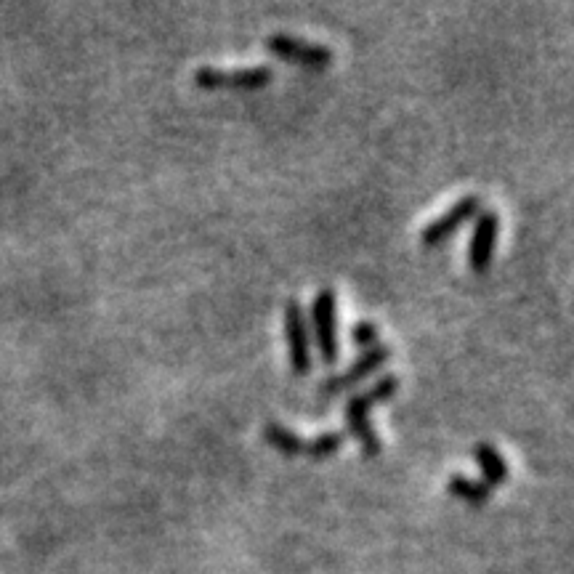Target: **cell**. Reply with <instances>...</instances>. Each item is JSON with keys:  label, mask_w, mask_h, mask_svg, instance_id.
I'll list each match as a JSON object with an SVG mask.
<instances>
[{"label": "cell", "mask_w": 574, "mask_h": 574, "mask_svg": "<svg viewBox=\"0 0 574 574\" xmlns=\"http://www.w3.org/2000/svg\"><path fill=\"white\" fill-rule=\"evenodd\" d=\"M378 338H381V330H378L375 322L362 319V322H357V325L351 327V341H354V346H357L359 351L375 349V346H378Z\"/></svg>", "instance_id": "13"}, {"label": "cell", "mask_w": 574, "mask_h": 574, "mask_svg": "<svg viewBox=\"0 0 574 574\" xmlns=\"http://www.w3.org/2000/svg\"><path fill=\"white\" fill-rule=\"evenodd\" d=\"M388 359H391V349H388V346H375V349L359 351V357L354 359L343 373L327 378V381L319 386V396H338L341 391H346V388L357 386V383H362L365 378H370L378 367L386 365Z\"/></svg>", "instance_id": "8"}, {"label": "cell", "mask_w": 574, "mask_h": 574, "mask_svg": "<svg viewBox=\"0 0 574 574\" xmlns=\"http://www.w3.org/2000/svg\"><path fill=\"white\" fill-rule=\"evenodd\" d=\"M396 391H399V378L388 373L370 388L351 396L349 404H346V410H343V415H346V426H349L346 434H351L357 439L367 458H378L383 452L381 436L375 434L373 423H370V410H373L375 404L388 402Z\"/></svg>", "instance_id": "1"}, {"label": "cell", "mask_w": 574, "mask_h": 574, "mask_svg": "<svg viewBox=\"0 0 574 574\" xmlns=\"http://www.w3.org/2000/svg\"><path fill=\"white\" fill-rule=\"evenodd\" d=\"M285 335H287V357H290V370L293 375L311 373V341L309 322L303 314V306L298 298H290L285 306Z\"/></svg>", "instance_id": "5"}, {"label": "cell", "mask_w": 574, "mask_h": 574, "mask_svg": "<svg viewBox=\"0 0 574 574\" xmlns=\"http://www.w3.org/2000/svg\"><path fill=\"white\" fill-rule=\"evenodd\" d=\"M497 234H500V218L492 208L479 210L474 221V234L468 242V266L471 272L484 274L495 261Z\"/></svg>", "instance_id": "7"}, {"label": "cell", "mask_w": 574, "mask_h": 574, "mask_svg": "<svg viewBox=\"0 0 574 574\" xmlns=\"http://www.w3.org/2000/svg\"><path fill=\"white\" fill-rule=\"evenodd\" d=\"M264 439L272 444L274 450L287 455V458H298V455H303V450H306V439H303V436H298L295 431L282 426V423H274V420H269L264 426Z\"/></svg>", "instance_id": "10"}, {"label": "cell", "mask_w": 574, "mask_h": 574, "mask_svg": "<svg viewBox=\"0 0 574 574\" xmlns=\"http://www.w3.org/2000/svg\"><path fill=\"white\" fill-rule=\"evenodd\" d=\"M447 489H450V495L460 497V500H466V503H471V505L487 503L489 497H492V492H495V489L487 487L484 481L468 479V476H463V474H452L450 487Z\"/></svg>", "instance_id": "11"}, {"label": "cell", "mask_w": 574, "mask_h": 574, "mask_svg": "<svg viewBox=\"0 0 574 574\" xmlns=\"http://www.w3.org/2000/svg\"><path fill=\"white\" fill-rule=\"evenodd\" d=\"M274 78L272 67H240V70H221L213 64H202L194 70V83L200 88H237V91H256L269 86Z\"/></svg>", "instance_id": "4"}, {"label": "cell", "mask_w": 574, "mask_h": 574, "mask_svg": "<svg viewBox=\"0 0 574 574\" xmlns=\"http://www.w3.org/2000/svg\"><path fill=\"white\" fill-rule=\"evenodd\" d=\"M346 431H325V434L314 436V439H306V450L303 455L311 460H327L333 458L335 452L341 450L343 442H346Z\"/></svg>", "instance_id": "12"}, {"label": "cell", "mask_w": 574, "mask_h": 574, "mask_svg": "<svg viewBox=\"0 0 574 574\" xmlns=\"http://www.w3.org/2000/svg\"><path fill=\"white\" fill-rule=\"evenodd\" d=\"M474 458L481 468V481L487 487H500L505 481L511 479V468H508V460L503 458V452L497 450L495 444L479 442L474 444Z\"/></svg>", "instance_id": "9"}, {"label": "cell", "mask_w": 574, "mask_h": 574, "mask_svg": "<svg viewBox=\"0 0 574 574\" xmlns=\"http://www.w3.org/2000/svg\"><path fill=\"white\" fill-rule=\"evenodd\" d=\"M311 325H314L319 359L325 365H335L341 357V341H338V298H335L333 287H322L314 295Z\"/></svg>", "instance_id": "2"}, {"label": "cell", "mask_w": 574, "mask_h": 574, "mask_svg": "<svg viewBox=\"0 0 574 574\" xmlns=\"http://www.w3.org/2000/svg\"><path fill=\"white\" fill-rule=\"evenodd\" d=\"M266 51L272 56H280L287 62L301 64L309 70H325L327 64L333 62V48L317 40L298 38V35H287V32H274L264 40Z\"/></svg>", "instance_id": "3"}, {"label": "cell", "mask_w": 574, "mask_h": 574, "mask_svg": "<svg viewBox=\"0 0 574 574\" xmlns=\"http://www.w3.org/2000/svg\"><path fill=\"white\" fill-rule=\"evenodd\" d=\"M479 210H481L479 194H466V197H460L452 208L444 210L442 216H436L431 224L423 226V232H420V245H426V248L442 245L444 240H450L452 234L458 232L460 226L468 224L471 218H476Z\"/></svg>", "instance_id": "6"}]
</instances>
